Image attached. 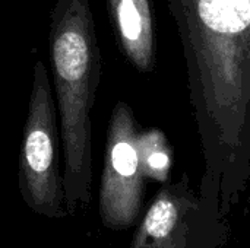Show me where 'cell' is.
I'll use <instances>...</instances> for the list:
<instances>
[{"instance_id":"8992f818","label":"cell","mask_w":250,"mask_h":248,"mask_svg":"<svg viewBox=\"0 0 250 248\" xmlns=\"http://www.w3.org/2000/svg\"><path fill=\"white\" fill-rule=\"evenodd\" d=\"M107 9L125 57L139 72H151L155 60L151 0H107Z\"/></svg>"},{"instance_id":"52a82bcc","label":"cell","mask_w":250,"mask_h":248,"mask_svg":"<svg viewBox=\"0 0 250 248\" xmlns=\"http://www.w3.org/2000/svg\"><path fill=\"white\" fill-rule=\"evenodd\" d=\"M136 146L145 178L167 183L170 180L173 155L166 134L160 129L142 130L138 133Z\"/></svg>"},{"instance_id":"5b68a950","label":"cell","mask_w":250,"mask_h":248,"mask_svg":"<svg viewBox=\"0 0 250 248\" xmlns=\"http://www.w3.org/2000/svg\"><path fill=\"white\" fill-rule=\"evenodd\" d=\"M138 133L132 108L119 101L111 111L107 129L98 200L101 222L113 231L132 228L142 213L146 178L139 162Z\"/></svg>"},{"instance_id":"6da1fadb","label":"cell","mask_w":250,"mask_h":248,"mask_svg":"<svg viewBox=\"0 0 250 248\" xmlns=\"http://www.w3.org/2000/svg\"><path fill=\"white\" fill-rule=\"evenodd\" d=\"M201 142L199 197L227 222L250 180V0H167Z\"/></svg>"},{"instance_id":"7a4b0ae2","label":"cell","mask_w":250,"mask_h":248,"mask_svg":"<svg viewBox=\"0 0 250 248\" xmlns=\"http://www.w3.org/2000/svg\"><path fill=\"white\" fill-rule=\"evenodd\" d=\"M50 63L63 145V189L69 215L91 202V111L101 77V53L89 0H57L50 15Z\"/></svg>"},{"instance_id":"3957f363","label":"cell","mask_w":250,"mask_h":248,"mask_svg":"<svg viewBox=\"0 0 250 248\" xmlns=\"http://www.w3.org/2000/svg\"><path fill=\"white\" fill-rule=\"evenodd\" d=\"M60 142L51 82L45 64L37 60L22 133L18 183L25 205L34 213L50 219L69 215L59 164Z\"/></svg>"},{"instance_id":"277c9868","label":"cell","mask_w":250,"mask_h":248,"mask_svg":"<svg viewBox=\"0 0 250 248\" xmlns=\"http://www.w3.org/2000/svg\"><path fill=\"white\" fill-rule=\"evenodd\" d=\"M227 240L229 224L207 212L185 172L149 203L130 248H224Z\"/></svg>"}]
</instances>
